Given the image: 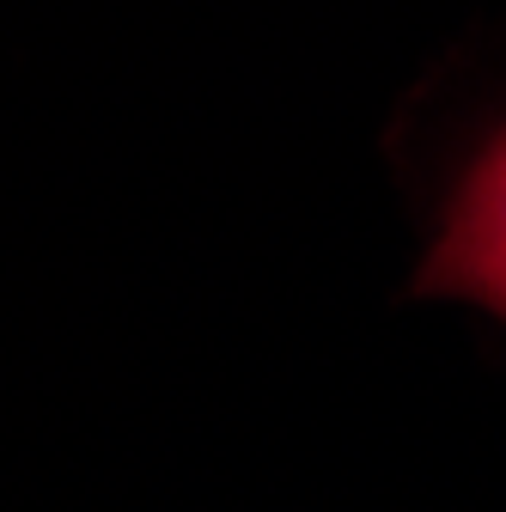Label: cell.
I'll return each mask as SVG.
<instances>
[{
	"label": "cell",
	"instance_id": "1",
	"mask_svg": "<svg viewBox=\"0 0 506 512\" xmlns=\"http://www.w3.org/2000/svg\"><path fill=\"white\" fill-rule=\"evenodd\" d=\"M415 287L476 299L494 317H506V128L470 165L458 202H452V220L439 232V244H433Z\"/></svg>",
	"mask_w": 506,
	"mask_h": 512
}]
</instances>
